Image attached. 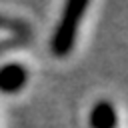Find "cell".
<instances>
[{
    "label": "cell",
    "instance_id": "3957f363",
    "mask_svg": "<svg viewBox=\"0 0 128 128\" xmlns=\"http://www.w3.org/2000/svg\"><path fill=\"white\" fill-rule=\"evenodd\" d=\"M88 124H90V128H116L118 126L116 108L110 102H106V100L96 102L92 106V110H90Z\"/></svg>",
    "mask_w": 128,
    "mask_h": 128
},
{
    "label": "cell",
    "instance_id": "7a4b0ae2",
    "mask_svg": "<svg viewBox=\"0 0 128 128\" xmlns=\"http://www.w3.org/2000/svg\"><path fill=\"white\" fill-rule=\"evenodd\" d=\"M28 82V70L18 62H8L0 66V92L14 94L22 90Z\"/></svg>",
    "mask_w": 128,
    "mask_h": 128
},
{
    "label": "cell",
    "instance_id": "6da1fadb",
    "mask_svg": "<svg viewBox=\"0 0 128 128\" xmlns=\"http://www.w3.org/2000/svg\"><path fill=\"white\" fill-rule=\"evenodd\" d=\"M86 8H88V0H70V2H66L64 10H62V16L56 24V30L52 34V40H50V50H52L54 56H58V58L68 56L70 50L74 48L78 26L84 18Z\"/></svg>",
    "mask_w": 128,
    "mask_h": 128
}]
</instances>
